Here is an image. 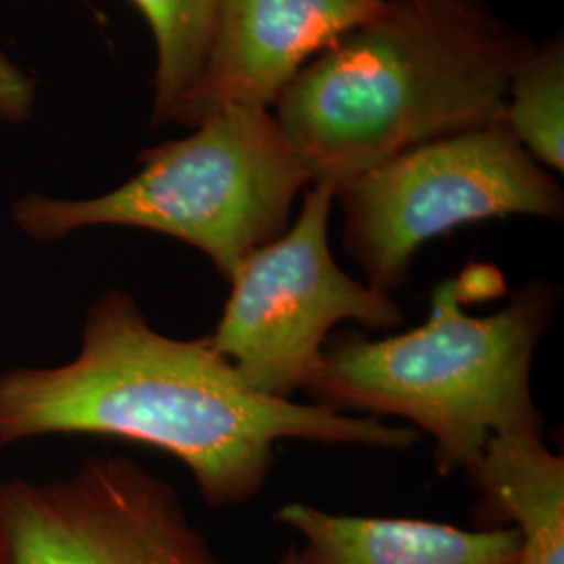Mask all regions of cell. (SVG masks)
<instances>
[{
    "label": "cell",
    "instance_id": "obj_1",
    "mask_svg": "<svg viewBox=\"0 0 564 564\" xmlns=\"http://www.w3.org/2000/svg\"><path fill=\"white\" fill-rule=\"evenodd\" d=\"M44 435L160 447L191 470L214 508L260 496L286 440L381 449L419 440L412 426L253 391L209 335H165L118 289L88 307L76 358L0 372V445Z\"/></svg>",
    "mask_w": 564,
    "mask_h": 564
},
{
    "label": "cell",
    "instance_id": "obj_2",
    "mask_svg": "<svg viewBox=\"0 0 564 564\" xmlns=\"http://www.w3.org/2000/svg\"><path fill=\"white\" fill-rule=\"evenodd\" d=\"M533 46L485 0H387L326 46L272 113L312 182L341 184L405 149L505 121Z\"/></svg>",
    "mask_w": 564,
    "mask_h": 564
},
{
    "label": "cell",
    "instance_id": "obj_3",
    "mask_svg": "<svg viewBox=\"0 0 564 564\" xmlns=\"http://www.w3.org/2000/svg\"><path fill=\"white\" fill-rule=\"evenodd\" d=\"M464 276L435 286L426 323L370 339L330 335L303 391L345 414L393 416L433 440L440 475L468 473L505 433H542L531 366L556 316L558 289L533 281L502 310L464 312Z\"/></svg>",
    "mask_w": 564,
    "mask_h": 564
},
{
    "label": "cell",
    "instance_id": "obj_4",
    "mask_svg": "<svg viewBox=\"0 0 564 564\" xmlns=\"http://www.w3.org/2000/svg\"><path fill=\"white\" fill-rule=\"evenodd\" d=\"M141 170L90 199L28 195L13 207L21 230L55 241L82 228L128 226L186 242L228 281L245 256L274 241L312 184L272 109L228 105L181 141L139 158Z\"/></svg>",
    "mask_w": 564,
    "mask_h": 564
},
{
    "label": "cell",
    "instance_id": "obj_5",
    "mask_svg": "<svg viewBox=\"0 0 564 564\" xmlns=\"http://www.w3.org/2000/svg\"><path fill=\"white\" fill-rule=\"evenodd\" d=\"M345 253L366 284L402 289L421 247L466 224L561 223L564 193L505 121L416 144L335 186Z\"/></svg>",
    "mask_w": 564,
    "mask_h": 564
},
{
    "label": "cell",
    "instance_id": "obj_6",
    "mask_svg": "<svg viewBox=\"0 0 564 564\" xmlns=\"http://www.w3.org/2000/svg\"><path fill=\"white\" fill-rule=\"evenodd\" d=\"M335 184L312 182L297 218L242 258L209 339L253 391L291 400L312 381L333 328L351 321L391 330L403 321L389 293L343 272L328 224Z\"/></svg>",
    "mask_w": 564,
    "mask_h": 564
},
{
    "label": "cell",
    "instance_id": "obj_7",
    "mask_svg": "<svg viewBox=\"0 0 564 564\" xmlns=\"http://www.w3.org/2000/svg\"><path fill=\"white\" fill-rule=\"evenodd\" d=\"M0 564H226L174 485L126 456L0 484Z\"/></svg>",
    "mask_w": 564,
    "mask_h": 564
},
{
    "label": "cell",
    "instance_id": "obj_8",
    "mask_svg": "<svg viewBox=\"0 0 564 564\" xmlns=\"http://www.w3.org/2000/svg\"><path fill=\"white\" fill-rule=\"evenodd\" d=\"M387 0H216L199 80L176 121L228 105L272 109L303 67Z\"/></svg>",
    "mask_w": 564,
    "mask_h": 564
},
{
    "label": "cell",
    "instance_id": "obj_9",
    "mask_svg": "<svg viewBox=\"0 0 564 564\" xmlns=\"http://www.w3.org/2000/svg\"><path fill=\"white\" fill-rule=\"evenodd\" d=\"M297 531L324 564H519L523 535L514 524L460 529L423 519L335 514L284 505L274 514Z\"/></svg>",
    "mask_w": 564,
    "mask_h": 564
},
{
    "label": "cell",
    "instance_id": "obj_10",
    "mask_svg": "<svg viewBox=\"0 0 564 564\" xmlns=\"http://www.w3.org/2000/svg\"><path fill=\"white\" fill-rule=\"evenodd\" d=\"M485 514L523 535L519 564H564V458L542 433H505L466 473Z\"/></svg>",
    "mask_w": 564,
    "mask_h": 564
},
{
    "label": "cell",
    "instance_id": "obj_11",
    "mask_svg": "<svg viewBox=\"0 0 564 564\" xmlns=\"http://www.w3.org/2000/svg\"><path fill=\"white\" fill-rule=\"evenodd\" d=\"M506 128L552 172L564 170V42L552 34L514 65L505 105Z\"/></svg>",
    "mask_w": 564,
    "mask_h": 564
},
{
    "label": "cell",
    "instance_id": "obj_12",
    "mask_svg": "<svg viewBox=\"0 0 564 564\" xmlns=\"http://www.w3.org/2000/svg\"><path fill=\"white\" fill-rule=\"evenodd\" d=\"M149 23L155 48L153 121H176L202 74L216 0H132Z\"/></svg>",
    "mask_w": 564,
    "mask_h": 564
},
{
    "label": "cell",
    "instance_id": "obj_13",
    "mask_svg": "<svg viewBox=\"0 0 564 564\" xmlns=\"http://www.w3.org/2000/svg\"><path fill=\"white\" fill-rule=\"evenodd\" d=\"M34 105V84L0 55V120H21Z\"/></svg>",
    "mask_w": 564,
    "mask_h": 564
},
{
    "label": "cell",
    "instance_id": "obj_14",
    "mask_svg": "<svg viewBox=\"0 0 564 564\" xmlns=\"http://www.w3.org/2000/svg\"><path fill=\"white\" fill-rule=\"evenodd\" d=\"M276 564H324L321 556L307 544L289 545Z\"/></svg>",
    "mask_w": 564,
    "mask_h": 564
}]
</instances>
